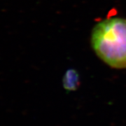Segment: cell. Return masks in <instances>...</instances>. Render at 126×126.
<instances>
[{"label":"cell","mask_w":126,"mask_h":126,"mask_svg":"<svg viewBox=\"0 0 126 126\" xmlns=\"http://www.w3.org/2000/svg\"><path fill=\"white\" fill-rule=\"evenodd\" d=\"M91 44L109 67L126 69V19L114 17L99 21L93 29Z\"/></svg>","instance_id":"1"},{"label":"cell","mask_w":126,"mask_h":126,"mask_svg":"<svg viewBox=\"0 0 126 126\" xmlns=\"http://www.w3.org/2000/svg\"><path fill=\"white\" fill-rule=\"evenodd\" d=\"M64 87L68 90H75L79 83V75L76 71H68L64 77Z\"/></svg>","instance_id":"2"}]
</instances>
